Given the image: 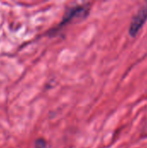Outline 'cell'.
Instances as JSON below:
<instances>
[{
    "label": "cell",
    "mask_w": 147,
    "mask_h": 148,
    "mask_svg": "<svg viewBox=\"0 0 147 148\" xmlns=\"http://www.w3.org/2000/svg\"><path fill=\"white\" fill-rule=\"evenodd\" d=\"M90 7L89 5H78L74 8H70L64 15V17L62 18L61 23L58 25L57 29H60L61 27L66 25L69 22H71L74 18H83L86 17L89 13Z\"/></svg>",
    "instance_id": "6da1fadb"
},
{
    "label": "cell",
    "mask_w": 147,
    "mask_h": 148,
    "mask_svg": "<svg viewBox=\"0 0 147 148\" xmlns=\"http://www.w3.org/2000/svg\"><path fill=\"white\" fill-rule=\"evenodd\" d=\"M147 20V3L144 5L132 20L129 33L131 36H135Z\"/></svg>",
    "instance_id": "7a4b0ae2"
},
{
    "label": "cell",
    "mask_w": 147,
    "mask_h": 148,
    "mask_svg": "<svg viewBox=\"0 0 147 148\" xmlns=\"http://www.w3.org/2000/svg\"><path fill=\"white\" fill-rule=\"evenodd\" d=\"M35 148H49L48 147V144L46 142V140L44 139H37L35 141Z\"/></svg>",
    "instance_id": "3957f363"
}]
</instances>
